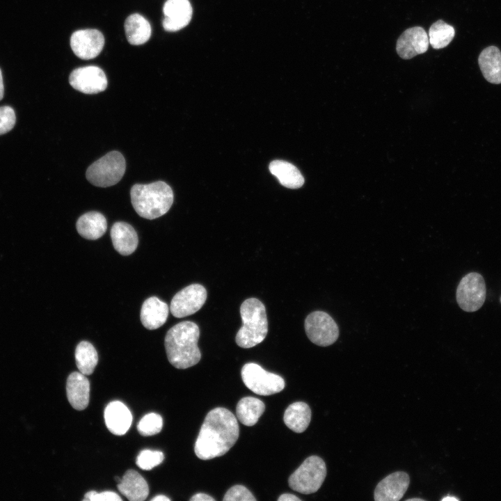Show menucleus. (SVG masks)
<instances>
[{
    "instance_id": "nucleus-10",
    "label": "nucleus",
    "mask_w": 501,
    "mask_h": 501,
    "mask_svg": "<svg viewBox=\"0 0 501 501\" xmlns=\"http://www.w3.org/2000/svg\"><path fill=\"white\" fill-rule=\"evenodd\" d=\"M206 299V289L200 284H191L173 297L170 305V312L177 318L193 315L202 308Z\"/></svg>"
},
{
    "instance_id": "nucleus-2",
    "label": "nucleus",
    "mask_w": 501,
    "mask_h": 501,
    "mask_svg": "<svg viewBox=\"0 0 501 501\" xmlns=\"http://www.w3.org/2000/svg\"><path fill=\"white\" fill-rule=\"evenodd\" d=\"M199 337V327L192 321H182L170 328L164 340L170 363L177 369H186L196 365L201 358L198 347Z\"/></svg>"
},
{
    "instance_id": "nucleus-5",
    "label": "nucleus",
    "mask_w": 501,
    "mask_h": 501,
    "mask_svg": "<svg viewBox=\"0 0 501 501\" xmlns=\"http://www.w3.org/2000/svg\"><path fill=\"white\" fill-rule=\"evenodd\" d=\"M125 159L118 151H111L93 163L87 169L86 177L93 185L108 187L117 184L124 175Z\"/></svg>"
},
{
    "instance_id": "nucleus-23",
    "label": "nucleus",
    "mask_w": 501,
    "mask_h": 501,
    "mask_svg": "<svg viewBox=\"0 0 501 501\" xmlns=\"http://www.w3.org/2000/svg\"><path fill=\"white\" fill-rule=\"evenodd\" d=\"M269 168L280 183L287 188L298 189L304 183V178L299 170L289 162L274 160L270 163Z\"/></svg>"
},
{
    "instance_id": "nucleus-31",
    "label": "nucleus",
    "mask_w": 501,
    "mask_h": 501,
    "mask_svg": "<svg viewBox=\"0 0 501 501\" xmlns=\"http://www.w3.org/2000/svg\"><path fill=\"white\" fill-rule=\"evenodd\" d=\"M224 501H255L249 490L242 485L232 486L224 495Z\"/></svg>"
},
{
    "instance_id": "nucleus-29",
    "label": "nucleus",
    "mask_w": 501,
    "mask_h": 501,
    "mask_svg": "<svg viewBox=\"0 0 501 501\" xmlns=\"http://www.w3.org/2000/svg\"><path fill=\"white\" fill-rule=\"evenodd\" d=\"M163 419L157 413H150L144 415L137 424L138 431L144 436H152L161 431Z\"/></svg>"
},
{
    "instance_id": "nucleus-13",
    "label": "nucleus",
    "mask_w": 501,
    "mask_h": 501,
    "mask_svg": "<svg viewBox=\"0 0 501 501\" xmlns=\"http://www.w3.org/2000/svg\"><path fill=\"white\" fill-rule=\"evenodd\" d=\"M429 45V37L425 30L420 26H414L404 31L399 37L396 50L401 58L410 59L426 52Z\"/></svg>"
},
{
    "instance_id": "nucleus-21",
    "label": "nucleus",
    "mask_w": 501,
    "mask_h": 501,
    "mask_svg": "<svg viewBox=\"0 0 501 501\" xmlns=\"http://www.w3.org/2000/svg\"><path fill=\"white\" fill-rule=\"evenodd\" d=\"M478 63L484 78L491 84H501V52L495 46H489L480 53Z\"/></svg>"
},
{
    "instance_id": "nucleus-8",
    "label": "nucleus",
    "mask_w": 501,
    "mask_h": 501,
    "mask_svg": "<svg viewBox=\"0 0 501 501\" xmlns=\"http://www.w3.org/2000/svg\"><path fill=\"white\" fill-rule=\"evenodd\" d=\"M305 331L309 340L320 347H328L336 342L339 328L333 317L324 311H314L305 319Z\"/></svg>"
},
{
    "instance_id": "nucleus-19",
    "label": "nucleus",
    "mask_w": 501,
    "mask_h": 501,
    "mask_svg": "<svg viewBox=\"0 0 501 501\" xmlns=\"http://www.w3.org/2000/svg\"><path fill=\"white\" fill-rule=\"evenodd\" d=\"M111 237L114 248L122 255L132 254L137 248V233L127 223L116 222L111 229Z\"/></svg>"
},
{
    "instance_id": "nucleus-39",
    "label": "nucleus",
    "mask_w": 501,
    "mask_h": 501,
    "mask_svg": "<svg viewBox=\"0 0 501 501\" xmlns=\"http://www.w3.org/2000/svg\"><path fill=\"white\" fill-rule=\"evenodd\" d=\"M407 500V501H408V500H411V501H413V500H421V501H422V500H424L422 499V498H410V499H408V500Z\"/></svg>"
},
{
    "instance_id": "nucleus-14",
    "label": "nucleus",
    "mask_w": 501,
    "mask_h": 501,
    "mask_svg": "<svg viewBox=\"0 0 501 501\" xmlns=\"http://www.w3.org/2000/svg\"><path fill=\"white\" fill-rule=\"evenodd\" d=\"M410 484L409 475L403 471L392 472L376 485L374 497L376 501H399Z\"/></svg>"
},
{
    "instance_id": "nucleus-33",
    "label": "nucleus",
    "mask_w": 501,
    "mask_h": 501,
    "mask_svg": "<svg viewBox=\"0 0 501 501\" xmlns=\"http://www.w3.org/2000/svg\"><path fill=\"white\" fill-rule=\"evenodd\" d=\"M83 501H121L122 498L115 492L103 491L97 493L95 491L87 492Z\"/></svg>"
},
{
    "instance_id": "nucleus-37",
    "label": "nucleus",
    "mask_w": 501,
    "mask_h": 501,
    "mask_svg": "<svg viewBox=\"0 0 501 501\" xmlns=\"http://www.w3.org/2000/svg\"><path fill=\"white\" fill-rule=\"evenodd\" d=\"M4 93V88H3V77H2V73L0 69V100L3 98Z\"/></svg>"
},
{
    "instance_id": "nucleus-24",
    "label": "nucleus",
    "mask_w": 501,
    "mask_h": 501,
    "mask_svg": "<svg viewBox=\"0 0 501 501\" xmlns=\"http://www.w3.org/2000/svg\"><path fill=\"white\" fill-rule=\"evenodd\" d=\"M283 420L286 426L296 433H302L311 420V410L305 402L296 401L285 410Z\"/></svg>"
},
{
    "instance_id": "nucleus-35",
    "label": "nucleus",
    "mask_w": 501,
    "mask_h": 501,
    "mask_svg": "<svg viewBox=\"0 0 501 501\" xmlns=\"http://www.w3.org/2000/svg\"><path fill=\"white\" fill-rule=\"evenodd\" d=\"M278 501H300L301 499L296 495L290 493L282 494L278 498Z\"/></svg>"
},
{
    "instance_id": "nucleus-1",
    "label": "nucleus",
    "mask_w": 501,
    "mask_h": 501,
    "mask_svg": "<svg viewBox=\"0 0 501 501\" xmlns=\"http://www.w3.org/2000/svg\"><path fill=\"white\" fill-rule=\"evenodd\" d=\"M239 435L237 420L227 408L218 407L206 415L194 445L196 456L209 460L225 454Z\"/></svg>"
},
{
    "instance_id": "nucleus-6",
    "label": "nucleus",
    "mask_w": 501,
    "mask_h": 501,
    "mask_svg": "<svg viewBox=\"0 0 501 501\" xmlns=\"http://www.w3.org/2000/svg\"><path fill=\"white\" fill-rule=\"evenodd\" d=\"M326 472L324 461L319 456H310L290 475L289 486L303 494L315 493L321 486Z\"/></svg>"
},
{
    "instance_id": "nucleus-26",
    "label": "nucleus",
    "mask_w": 501,
    "mask_h": 501,
    "mask_svg": "<svg viewBox=\"0 0 501 501\" xmlns=\"http://www.w3.org/2000/svg\"><path fill=\"white\" fill-rule=\"evenodd\" d=\"M264 410L265 405L262 401L255 397H246L237 403L236 414L243 424L253 426L257 423Z\"/></svg>"
},
{
    "instance_id": "nucleus-9",
    "label": "nucleus",
    "mask_w": 501,
    "mask_h": 501,
    "mask_svg": "<svg viewBox=\"0 0 501 501\" xmlns=\"http://www.w3.org/2000/svg\"><path fill=\"white\" fill-rule=\"evenodd\" d=\"M486 285L482 276L472 272L461 278L456 288V298L459 307L466 312L478 310L486 299Z\"/></svg>"
},
{
    "instance_id": "nucleus-20",
    "label": "nucleus",
    "mask_w": 501,
    "mask_h": 501,
    "mask_svg": "<svg viewBox=\"0 0 501 501\" xmlns=\"http://www.w3.org/2000/svg\"><path fill=\"white\" fill-rule=\"evenodd\" d=\"M120 492L130 501L145 500L149 493L145 479L136 470L130 469L118 483Z\"/></svg>"
},
{
    "instance_id": "nucleus-3",
    "label": "nucleus",
    "mask_w": 501,
    "mask_h": 501,
    "mask_svg": "<svg viewBox=\"0 0 501 501\" xmlns=\"http://www.w3.org/2000/svg\"><path fill=\"white\" fill-rule=\"evenodd\" d=\"M134 209L141 217L154 219L164 215L173 202V193L164 182L134 184L130 190Z\"/></svg>"
},
{
    "instance_id": "nucleus-36",
    "label": "nucleus",
    "mask_w": 501,
    "mask_h": 501,
    "mask_svg": "<svg viewBox=\"0 0 501 501\" xmlns=\"http://www.w3.org/2000/svg\"><path fill=\"white\" fill-rule=\"evenodd\" d=\"M152 501H169L170 499L164 495H158L151 500Z\"/></svg>"
},
{
    "instance_id": "nucleus-16",
    "label": "nucleus",
    "mask_w": 501,
    "mask_h": 501,
    "mask_svg": "<svg viewBox=\"0 0 501 501\" xmlns=\"http://www.w3.org/2000/svg\"><path fill=\"white\" fill-rule=\"evenodd\" d=\"M66 393L70 405L74 409H85L90 399V383L86 375L80 372L71 373L66 382Z\"/></svg>"
},
{
    "instance_id": "nucleus-12",
    "label": "nucleus",
    "mask_w": 501,
    "mask_h": 501,
    "mask_svg": "<svg viewBox=\"0 0 501 501\" xmlns=\"http://www.w3.org/2000/svg\"><path fill=\"white\" fill-rule=\"evenodd\" d=\"M104 45V38L97 29H84L74 32L70 46L77 56L88 60L100 54Z\"/></svg>"
},
{
    "instance_id": "nucleus-11",
    "label": "nucleus",
    "mask_w": 501,
    "mask_h": 501,
    "mask_svg": "<svg viewBox=\"0 0 501 501\" xmlns=\"http://www.w3.org/2000/svg\"><path fill=\"white\" fill-rule=\"evenodd\" d=\"M69 82L74 89L85 94H96L107 87V79L104 71L93 65L74 70L69 77Z\"/></svg>"
},
{
    "instance_id": "nucleus-4",
    "label": "nucleus",
    "mask_w": 501,
    "mask_h": 501,
    "mask_svg": "<svg viewBox=\"0 0 501 501\" xmlns=\"http://www.w3.org/2000/svg\"><path fill=\"white\" fill-rule=\"evenodd\" d=\"M240 315L242 326L235 337L237 344L248 349L261 343L268 333L264 305L257 299H248L241 305Z\"/></svg>"
},
{
    "instance_id": "nucleus-27",
    "label": "nucleus",
    "mask_w": 501,
    "mask_h": 501,
    "mask_svg": "<svg viewBox=\"0 0 501 501\" xmlns=\"http://www.w3.org/2000/svg\"><path fill=\"white\" fill-rule=\"evenodd\" d=\"M76 365L81 373L91 374L98 362V355L91 343L87 341L79 342L75 349Z\"/></svg>"
},
{
    "instance_id": "nucleus-18",
    "label": "nucleus",
    "mask_w": 501,
    "mask_h": 501,
    "mask_svg": "<svg viewBox=\"0 0 501 501\" xmlns=\"http://www.w3.org/2000/svg\"><path fill=\"white\" fill-rule=\"evenodd\" d=\"M168 310V305L165 302L156 296H151L141 306V323L148 330L157 329L166 321Z\"/></svg>"
},
{
    "instance_id": "nucleus-32",
    "label": "nucleus",
    "mask_w": 501,
    "mask_h": 501,
    "mask_svg": "<svg viewBox=\"0 0 501 501\" xmlns=\"http://www.w3.org/2000/svg\"><path fill=\"white\" fill-rule=\"evenodd\" d=\"M16 117L13 108L8 106L0 107V135L10 131L15 124Z\"/></svg>"
},
{
    "instance_id": "nucleus-38",
    "label": "nucleus",
    "mask_w": 501,
    "mask_h": 501,
    "mask_svg": "<svg viewBox=\"0 0 501 501\" xmlns=\"http://www.w3.org/2000/svg\"><path fill=\"white\" fill-rule=\"evenodd\" d=\"M442 500H443V501H444V500H445V501H446V500H458V499H457L456 498H455V497H450V496H447V497L443 498L442 499Z\"/></svg>"
},
{
    "instance_id": "nucleus-22",
    "label": "nucleus",
    "mask_w": 501,
    "mask_h": 501,
    "mask_svg": "<svg viewBox=\"0 0 501 501\" xmlns=\"http://www.w3.org/2000/svg\"><path fill=\"white\" fill-rule=\"evenodd\" d=\"M76 228L78 233L84 238L91 240L97 239L106 230V219L100 212H89L78 218Z\"/></svg>"
},
{
    "instance_id": "nucleus-34",
    "label": "nucleus",
    "mask_w": 501,
    "mask_h": 501,
    "mask_svg": "<svg viewBox=\"0 0 501 501\" xmlns=\"http://www.w3.org/2000/svg\"><path fill=\"white\" fill-rule=\"evenodd\" d=\"M191 501H214L215 500L211 497L210 495L200 493H197L194 495H193L191 499Z\"/></svg>"
},
{
    "instance_id": "nucleus-7",
    "label": "nucleus",
    "mask_w": 501,
    "mask_h": 501,
    "mask_svg": "<svg viewBox=\"0 0 501 501\" xmlns=\"http://www.w3.org/2000/svg\"><path fill=\"white\" fill-rule=\"evenodd\" d=\"M241 375L245 385L259 395L276 394L285 388V381L280 376L264 370L256 363L245 364Z\"/></svg>"
},
{
    "instance_id": "nucleus-30",
    "label": "nucleus",
    "mask_w": 501,
    "mask_h": 501,
    "mask_svg": "<svg viewBox=\"0 0 501 501\" xmlns=\"http://www.w3.org/2000/svg\"><path fill=\"white\" fill-rule=\"evenodd\" d=\"M164 455L158 450H143L136 457V465L145 470H150L162 463Z\"/></svg>"
},
{
    "instance_id": "nucleus-28",
    "label": "nucleus",
    "mask_w": 501,
    "mask_h": 501,
    "mask_svg": "<svg viewBox=\"0 0 501 501\" xmlns=\"http://www.w3.org/2000/svg\"><path fill=\"white\" fill-rule=\"evenodd\" d=\"M455 35L453 26L440 19L434 22L429 30V45L434 49H439L447 47Z\"/></svg>"
},
{
    "instance_id": "nucleus-25",
    "label": "nucleus",
    "mask_w": 501,
    "mask_h": 501,
    "mask_svg": "<svg viewBox=\"0 0 501 501\" xmlns=\"http://www.w3.org/2000/svg\"><path fill=\"white\" fill-rule=\"evenodd\" d=\"M127 39L131 45H139L146 42L151 36V26L142 15L135 13L127 17L125 22Z\"/></svg>"
},
{
    "instance_id": "nucleus-15",
    "label": "nucleus",
    "mask_w": 501,
    "mask_h": 501,
    "mask_svg": "<svg viewBox=\"0 0 501 501\" xmlns=\"http://www.w3.org/2000/svg\"><path fill=\"white\" fill-rule=\"evenodd\" d=\"M164 29L170 32L179 31L186 26L192 17V7L189 0H167L163 8Z\"/></svg>"
},
{
    "instance_id": "nucleus-17",
    "label": "nucleus",
    "mask_w": 501,
    "mask_h": 501,
    "mask_svg": "<svg viewBox=\"0 0 501 501\" xmlns=\"http://www.w3.org/2000/svg\"><path fill=\"white\" fill-rule=\"evenodd\" d=\"M104 417L108 429L118 436L124 435L132 422L130 411L119 401H111L106 406Z\"/></svg>"
}]
</instances>
